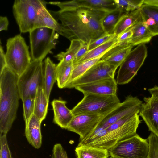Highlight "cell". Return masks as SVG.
I'll list each match as a JSON object with an SVG mask.
<instances>
[{
    "mask_svg": "<svg viewBox=\"0 0 158 158\" xmlns=\"http://www.w3.org/2000/svg\"><path fill=\"white\" fill-rule=\"evenodd\" d=\"M108 158H112V157H109Z\"/></svg>",
    "mask_w": 158,
    "mask_h": 158,
    "instance_id": "obj_43",
    "label": "cell"
},
{
    "mask_svg": "<svg viewBox=\"0 0 158 158\" xmlns=\"http://www.w3.org/2000/svg\"><path fill=\"white\" fill-rule=\"evenodd\" d=\"M6 46V66L19 77L31 62L29 46L20 34L8 39Z\"/></svg>",
    "mask_w": 158,
    "mask_h": 158,
    "instance_id": "obj_4",
    "label": "cell"
},
{
    "mask_svg": "<svg viewBox=\"0 0 158 158\" xmlns=\"http://www.w3.org/2000/svg\"><path fill=\"white\" fill-rule=\"evenodd\" d=\"M49 3L57 6L60 8V11L85 7L109 12L116 8L114 1L110 0H74Z\"/></svg>",
    "mask_w": 158,
    "mask_h": 158,
    "instance_id": "obj_15",
    "label": "cell"
},
{
    "mask_svg": "<svg viewBox=\"0 0 158 158\" xmlns=\"http://www.w3.org/2000/svg\"><path fill=\"white\" fill-rule=\"evenodd\" d=\"M0 158H12L6 135H0Z\"/></svg>",
    "mask_w": 158,
    "mask_h": 158,
    "instance_id": "obj_35",
    "label": "cell"
},
{
    "mask_svg": "<svg viewBox=\"0 0 158 158\" xmlns=\"http://www.w3.org/2000/svg\"><path fill=\"white\" fill-rule=\"evenodd\" d=\"M56 32L52 29L43 27L35 28L29 32L31 61H42L52 49L55 48Z\"/></svg>",
    "mask_w": 158,
    "mask_h": 158,
    "instance_id": "obj_8",
    "label": "cell"
},
{
    "mask_svg": "<svg viewBox=\"0 0 158 158\" xmlns=\"http://www.w3.org/2000/svg\"><path fill=\"white\" fill-rule=\"evenodd\" d=\"M142 20L154 36L158 35V7L143 4L140 8Z\"/></svg>",
    "mask_w": 158,
    "mask_h": 158,
    "instance_id": "obj_20",
    "label": "cell"
},
{
    "mask_svg": "<svg viewBox=\"0 0 158 158\" xmlns=\"http://www.w3.org/2000/svg\"><path fill=\"white\" fill-rule=\"evenodd\" d=\"M133 26L117 36V39L118 43L131 44L130 41L133 34Z\"/></svg>",
    "mask_w": 158,
    "mask_h": 158,
    "instance_id": "obj_38",
    "label": "cell"
},
{
    "mask_svg": "<svg viewBox=\"0 0 158 158\" xmlns=\"http://www.w3.org/2000/svg\"><path fill=\"white\" fill-rule=\"evenodd\" d=\"M104 116L92 114L75 115L67 129L78 134L81 139L95 128Z\"/></svg>",
    "mask_w": 158,
    "mask_h": 158,
    "instance_id": "obj_14",
    "label": "cell"
},
{
    "mask_svg": "<svg viewBox=\"0 0 158 158\" xmlns=\"http://www.w3.org/2000/svg\"><path fill=\"white\" fill-rule=\"evenodd\" d=\"M71 110L75 115L82 114L105 115L121 103L117 95H102L87 94Z\"/></svg>",
    "mask_w": 158,
    "mask_h": 158,
    "instance_id": "obj_5",
    "label": "cell"
},
{
    "mask_svg": "<svg viewBox=\"0 0 158 158\" xmlns=\"http://www.w3.org/2000/svg\"><path fill=\"white\" fill-rule=\"evenodd\" d=\"M149 147L148 139L136 134L119 141L108 151L113 158H147Z\"/></svg>",
    "mask_w": 158,
    "mask_h": 158,
    "instance_id": "obj_9",
    "label": "cell"
},
{
    "mask_svg": "<svg viewBox=\"0 0 158 158\" xmlns=\"http://www.w3.org/2000/svg\"><path fill=\"white\" fill-rule=\"evenodd\" d=\"M51 158H68L66 151L60 144L56 143L54 146Z\"/></svg>",
    "mask_w": 158,
    "mask_h": 158,
    "instance_id": "obj_37",
    "label": "cell"
},
{
    "mask_svg": "<svg viewBox=\"0 0 158 158\" xmlns=\"http://www.w3.org/2000/svg\"><path fill=\"white\" fill-rule=\"evenodd\" d=\"M75 151L77 158H108L110 156L108 150L89 145L77 146Z\"/></svg>",
    "mask_w": 158,
    "mask_h": 158,
    "instance_id": "obj_23",
    "label": "cell"
},
{
    "mask_svg": "<svg viewBox=\"0 0 158 158\" xmlns=\"http://www.w3.org/2000/svg\"><path fill=\"white\" fill-rule=\"evenodd\" d=\"M41 123L34 114L27 121L25 122L26 137L28 143L36 149L40 148L42 145Z\"/></svg>",
    "mask_w": 158,
    "mask_h": 158,
    "instance_id": "obj_19",
    "label": "cell"
},
{
    "mask_svg": "<svg viewBox=\"0 0 158 158\" xmlns=\"http://www.w3.org/2000/svg\"><path fill=\"white\" fill-rule=\"evenodd\" d=\"M102 56L73 65L71 74L67 84L84 74L92 66L100 60Z\"/></svg>",
    "mask_w": 158,
    "mask_h": 158,
    "instance_id": "obj_30",
    "label": "cell"
},
{
    "mask_svg": "<svg viewBox=\"0 0 158 158\" xmlns=\"http://www.w3.org/2000/svg\"><path fill=\"white\" fill-rule=\"evenodd\" d=\"M148 139L149 147L147 158H158V137L151 132Z\"/></svg>",
    "mask_w": 158,
    "mask_h": 158,
    "instance_id": "obj_33",
    "label": "cell"
},
{
    "mask_svg": "<svg viewBox=\"0 0 158 158\" xmlns=\"http://www.w3.org/2000/svg\"><path fill=\"white\" fill-rule=\"evenodd\" d=\"M133 47L131 44L117 43L103 55L101 60L117 68Z\"/></svg>",
    "mask_w": 158,
    "mask_h": 158,
    "instance_id": "obj_17",
    "label": "cell"
},
{
    "mask_svg": "<svg viewBox=\"0 0 158 158\" xmlns=\"http://www.w3.org/2000/svg\"><path fill=\"white\" fill-rule=\"evenodd\" d=\"M117 85L114 78H107L78 86L75 88L84 94L114 95H117Z\"/></svg>",
    "mask_w": 158,
    "mask_h": 158,
    "instance_id": "obj_16",
    "label": "cell"
},
{
    "mask_svg": "<svg viewBox=\"0 0 158 158\" xmlns=\"http://www.w3.org/2000/svg\"><path fill=\"white\" fill-rule=\"evenodd\" d=\"M120 10L116 8L108 12L102 20L103 29L106 34H113L114 29L119 19L124 14Z\"/></svg>",
    "mask_w": 158,
    "mask_h": 158,
    "instance_id": "obj_27",
    "label": "cell"
},
{
    "mask_svg": "<svg viewBox=\"0 0 158 158\" xmlns=\"http://www.w3.org/2000/svg\"><path fill=\"white\" fill-rule=\"evenodd\" d=\"M143 4L158 7V0H144Z\"/></svg>",
    "mask_w": 158,
    "mask_h": 158,
    "instance_id": "obj_42",
    "label": "cell"
},
{
    "mask_svg": "<svg viewBox=\"0 0 158 158\" xmlns=\"http://www.w3.org/2000/svg\"><path fill=\"white\" fill-rule=\"evenodd\" d=\"M6 66L5 53H4L2 47L0 44V72Z\"/></svg>",
    "mask_w": 158,
    "mask_h": 158,
    "instance_id": "obj_40",
    "label": "cell"
},
{
    "mask_svg": "<svg viewBox=\"0 0 158 158\" xmlns=\"http://www.w3.org/2000/svg\"><path fill=\"white\" fill-rule=\"evenodd\" d=\"M148 55L145 44H139L130 52L119 66L116 78L117 84L128 83L136 75Z\"/></svg>",
    "mask_w": 158,
    "mask_h": 158,
    "instance_id": "obj_10",
    "label": "cell"
},
{
    "mask_svg": "<svg viewBox=\"0 0 158 158\" xmlns=\"http://www.w3.org/2000/svg\"><path fill=\"white\" fill-rule=\"evenodd\" d=\"M18 77L6 66L0 72V132L6 135L16 118L20 99Z\"/></svg>",
    "mask_w": 158,
    "mask_h": 158,
    "instance_id": "obj_2",
    "label": "cell"
},
{
    "mask_svg": "<svg viewBox=\"0 0 158 158\" xmlns=\"http://www.w3.org/2000/svg\"><path fill=\"white\" fill-rule=\"evenodd\" d=\"M142 20L140 9L125 13L117 24L113 34L118 36Z\"/></svg>",
    "mask_w": 158,
    "mask_h": 158,
    "instance_id": "obj_21",
    "label": "cell"
},
{
    "mask_svg": "<svg viewBox=\"0 0 158 158\" xmlns=\"http://www.w3.org/2000/svg\"><path fill=\"white\" fill-rule=\"evenodd\" d=\"M89 44H84L79 49L73 61V65L77 64L88 52Z\"/></svg>",
    "mask_w": 158,
    "mask_h": 158,
    "instance_id": "obj_39",
    "label": "cell"
},
{
    "mask_svg": "<svg viewBox=\"0 0 158 158\" xmlns=\"http://www.w3.org/2000/svg\"><path fill=\"white\" fill-rule=\"evenodd\" d=\"M46 2L39 0H15L13 7V14L21 33L29 32L41 27L38 15L40 10Z\"/></svg>",
    "mask_w": 158,
    "mask_h": 158,
    "instance_id": "obj_3",
    "label": "cell"
},
{
    "mask_svg": "<svg viewBox=\"0 0 158 158\" xmlns=\"http://www.w3.org/2000/svg\"><path fill=\"white\" fill-rule=\"evenodd\" d=\"M35 98H28L22 101L23 116L25 122L27 121L34 114Z\"/></svg>",
    "mask_w": 158,
    "mask_h": 158,
    "instance_id": "obj_34",
    "label": "cell"
},
{
    "mask_svg": "<svg viewBox=\"0 0 158 158\" xmlns=\"http://www.w3.org/2000/svg\"><path fill=\"white\" fill-rule=\"evenodd\" d=\"M9 21L6 16L0 17V31H6L8 30Z\"/></svg>",
    "mask_w": 158,
    "mask_h": 158,
    "instance_id": "obj_41",
    "label": "cell"
},
{
    "mask_svg": "<svg viewBox=\"0 0 158 158\" xmlns=\"http://www.w3.org/2000/svg\"><path fill=\"white\" fill-rule=\"evenodd\" d=\"M139 113L121 126L112 130L101 131L98 139L87 145L109 150L119 141L136 134L137 129L141 123Z\"/></svg>",
    "mask_w": 158,
    "mask_h": 158,
    "instance_id": "obj_6",
    "label": "cell"
},
{
    "mask_svg": "<svg viewBox=\"0 0 158 158\" xmlns=\"http://www.w3.org/2000/svg\"><path fill=\"white\" fill-rule=\"evenodd\" d=\"M42 60L32 61L18 77L17 85L20 99L35 98L39 88L44 89V69Z\"/></svg>",
    "mask_w": 158,
    "mask_h": 158,
    "instance_id": "obj_7",
    "label": "cell"
},
{
    "mask_svg": "<svg viewBox=\"0 0 158 158\" xmlns=\"http://www.w3.org/2000/svg\"><path fill=\"white\" fill-rule=\"evenodd\" d=\"M117 37V36H116L105 43L89 51L76 64L102 56L104 53L117 44L118 42Z\"/></svg>",
    "mask_w": 158,
    "mask_h": 158,
    "instance_id": "obj_29",
    "label": "cell"
},
{
    "mask_svg": "<svg viewBox=\"0 0 158 158\" xmlns=\"http://www.w3.org/2000/svg\"><path fill=\"white\" fill-rule=\"evenodd\" d=\"M108 12L79 7L63 11H51L56 21L59 20L62 35L70 41L81 40L89 44L106 34L102 25V20Z\"/></svg>",
    "mask_w": 158,
    "mask_h": 158,
    "instance_id": "obj_1",
    "label": "cell"
},
{
    "mask_svg": "<svg viewBox=\"0 0 158 158\" xmlns=\"http://www.w3.org/2000/svg\"><path fill=\"white\" fill-rule=\"evenodd\" d=\"M38 15L41 27H45L52 29L62 35L60 23L57 22L48 10L46 5L44 6L40 10Z\"/></svg>",
    "mask_w": 158,
    "mask_h": 158,
    "instance_id": "obj_28",
    "label": "cell"
},
{
    "mask_svg": "<svg viewBox=\"0 0 158 158\" xmlns=\"http://www.w3.org/2000/svg\"><path fill=\"white\" fill-rule=\"evenodd\" d=\"M49 101L44 89L38 88L35 99L34 114L41 122L46 118Z\"/></svg>",
    "mask_w": 158,
    "mask_h": 158,
    "instance_id": "obj_26",
    "label": "cell"
},
{
    "mask_svg": "<svg viewBox=\"0 0 158 158\" xmlns=\"http://www.w3.org/2000/svg\"><path fill=\"white\" fill-rule=\"evenodd\" d=\"M117 68L100 60L84 74L70 83L65 88H72L101 79L114 78Z\"/></svg>",
    "mask_w": 158,
    "mask_h": 158,
    "instance_id": "obj_13",
    "label": "cell"
},
{
    "mask_svg": "<svg viewBox=\"0 0 158 158\" xmlns=\"http://www.w3.org/2000/svg\"><path fill=\"white\" fill-rule=\"evenodd\" d=\"M130 43L134 46L149 42L154 37L143 20L134 26Z\"/></svg>",
    "mask_w": 158,
    "mask_h": 158,
    "instance_id": "obj_24",
    "label": "cell"
},
{
    "mask_svg": "<svg viewBox=\"0 0 158 158\" xmlns=\"http://www.w3.org/2000/svg\"><path fill=\"white\" fill-rule=\"evenodd\" d=\"M66 102L55 99L51 102L54 113L53 122L62 129H67L74 115L66 106Z\"/></svg>",
    "mask_w": 158,
    "mask_h": 158,
    "instance_id": "obj_18",
    "label": "cell"
},
{
    "mask_svg": "<svg viewBox=\"0 0 158 158\" xmlns=\"http://www.w3.org/2000/svg\"><path fill=\"white\" fill-rule=\"evenodd\" d=\"M73 67V62L62 60L56 65V81L58 87L65 88Z\"/></svg>",
    "mask_w": 158,
    "mask_h": 158,
    "instance_id": "obj_25",
    "label": "cell"
},
{
    "mask_svg": "<svg viewBox=\"0 0 158 158\" xmlns=\"http://www.w3.org/2000/svg\"><path fill=\"white\" fill-rule=\"evenodd\" d=\"M118 8L124 13H129L140 9L143 4L144 0H115Z\"/></svg>",
    "mask_w": 158,
    "mask_h": 158,
    "instance_id": "obj_32",
    "label": "cell"
},
{
    "mask_svg": "<svg viewBox=\"0 0 158 158\" xmlns=\"http://www.w3.org/2000/svg\"><path fill=\"white\" fill-rule=\"evenodd\" d=\"M85 44L79 40H73L69 48L65 52H61L55 56V57L60 61L64 60L67 62H73L75 56L80 48Z\"/></svg>",
    "mask_w": 158,
    "mask_h": 158,
    "instance_id": "obj_31",
    "label": "cell"
},
{
    "mask_svg": "<svg viewBox=\"0 0 158 158\" xmlns=\"http://www.w3.org/2000/svg\"><path fill=\"white\" fill-rule=\"evenodd\" d=\"M44 90L48 100L54 83L56 81V65L48 57L44 61Z\"/></svg>",
    "mask_w": 158,
    "mask_h": 158,
    "instance_id": "obj_22",
    "label": "cell"
},
{
    "mask_svg": "<svg viewBox=\"0 0 158 158\" xmlns=\"http://www.w3.org/2000/svg\"><path fill=\"white\" fill-rule=\"evenodd\" d=\"M142 103L137 97L128 96L123 102L104 115L96 127L105 129L126 115L139 113Z\"/></svg>",
    "mask_w": 158,
    "mask_h": 158,
    "instance_id": "obj_11",
    "label": "cell"
},
{
    "mask_svg": "<svg viewBox=\"0 0 158 158\" xmlns=\"http://www.w3.org/2000/svg\"><path fill=\"white\" fill-rule=\"evenodd\" d=\"M116 36L114 34H104L89 44L88 52L107 42Z\"/></svg>",
    "mask_w": 158,
    "mask_h": 158,
    "instance_id": "obj_36",
    "label": "cell"
},
{
    "mask_svg": "<svg viewBox=\"0 0 158 158\" xmlns=\"http://www.w3.org/2000/svg\"><path fill=\"white\" fill-rule=\"evenodd\" d=\"M148 91L151 96L144 98L139 115L149 130L158 137V86L155 85Z\"/></svg>",
    "mask_w": 158,
    "mask_h": 158,
    "instance_id": "obj_12",
    "label": "cell"
}]
</instances>
